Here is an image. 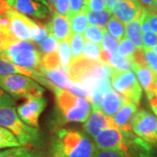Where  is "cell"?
I'll return each mask as SVG.
<instances>
[{
	"instance_id": "6da1fadb",
	"label": "cell",
	"mask_w": 157,
	"mask_h": 157,
	"mask_svg": "<svg viewBox=\"0 0 157 157\" xmlns=\"http://www.w3.org/2000/svg\"><path fill=\"white\" fill-rule=\"evenodd\" d=\"M95 151L94 142L75 129H59L52 137L51 144L53 157H94Z\"/></svg>"
},
{
	"instance_id": "7a4b0ae2",
	"label": "cell",
	"mask_w": 157,
	"mask_h": 157,
	"mask_svg": "<svg viewBox=\"0 0 157 157\" xmlns=\"http://www.w3.org/2000/svg\"><path fill=\"white\" fill-rule=\"evenodd\" d=\"M113 68L103 61L80 57L73 60L68 71L72 80L83 84L91 93L101 79L110 78Z\"/></svg>"
},
{
	"instance_id": "3957f363",
	"label": "cell",
	"mask_w": 157,
	"mask_h": 157,
	"mask_svg": "<svg viewBox=\"0 0 157 157\" xmlns=\"http://www.w3.org/2000/svg\"><path fill=\"white\" fill-rule=\"evenodd\" d=\"M51 90L55 94L61 123L85 122L87 120L93 109L88 100L56 86H52Z\"/></svg>"
},
{
	"instance_id": "277c9868",
	"label": "cell",
	"mask_w": 157,
	"mask_h": 157,
	"mask_svg": "<svg viewBox=\"0 0 157 157\" xmlns=\"http://www.w3.org/2000/svg\"><path fill=\"white\" fill-rule=\"evenodd\" d=\"M0 58L18 67L39 72L42 67L41 54L31 41L14 40L0 50Z\"/></svg>"
},
{
	"instance_id": "5b68a950",
	"label": "cell",
	"mask_w": 157,
	"mask_h": 157,
	"mask_svg": "<svg viewBox=\"0 0 157 157\" xmlns=\"http://www.w3.org/2000/svg\"><path fill=\"white\" fill-rule=\"evenodd\" d=\"M0 127L11 131L21 146L33 144L40 139L39 128L25 123L13 107H0Z\"/></svg>"
},
{
	"instance_id": "8992f818",
	"label": "cell",
	"mask_w": 157,
	"mask_h": 157,
	"mask_svg": "<svg viewBox=\"0 0 157 157\" xmlns=\"http://www.w3.org/2000/svg\"><path fill=\"white\" fill-rule=\"evenodd\" d=\"M0 87L15 99L40 97L45 92L33 78L19 73L0 75Z\"/></svg>"
},
{
	"instance_id": "52a82bcc",
	"label": "cell",
	"mask_w": 157,
	"mask_h": 157,
	"mask_svg": "<svg viewBox=\"0 0 157 157\" xmlns=\"http://www.w3.org/2000/svg\"><path fill=\"white\" fill-rule=\"evenodd\" d=\"M110 79L113 88L122 96L127 102L136 106L140 104L142 88L136 74L132 70L121 71L113 69Z\"/></svg>"
},
{
	"instance_id": "ba28073f",
	"label": "cell",
	"mask_w": 157,
	"mask_h": 157,
	"mask_svg": "<svg viewBox=\"0 0 157 157\" xmlns=\"http://www.w3.org/2000/svg\"><path fill=\"white\" fill-rule=\"evenodd\" d=\"M135 136L134 133H128L119 127H114L101 131L94 140L98 149L129 152Z\"/></svg>"
},
{
	"instance_id": "9c48e42d",
	"label": "cell",
	"mask_w": 157,
	"mask_h": 157,
	"mask_svg": "<svg viewBox=\"0 0 157 157\" xmlns=\"http://www.w3.org/2000/svg\"><path fill=\"white\" fill-rule=\"evenodd\" d=\"M133 133L149 145H157V118L148 111L140 110L131 122Z\"/></svg>"
},
{
	"instance_id": "30bf717a",
	"label": "cell",
	"mask_w": 157,
	"mask_h": 157,
	"mask_svg": "<svg viewBox=\"0 0 157 157\" xmlns=\"http://www.w3.org/2000/svg\"><path fill=\"white\" fill-rule=\"evenodd\" d=\"M7 16L11 19L10 32L11 35L17 40L31 41L32 29L36 22H34L26 15L14 10L12 7L8 11Z\"/></svg>"
},
{
	"instance_id": "8fae6325",
	"label": "cell",
	"mask_w": 157,
	"mask_h": 157,
	"mask_svg": "<svg viewBox=\"0 0 157 157\" xmlns=\"http://www.w3.org/2000/svg\"><path fill=\"white\" fill-rule=\"evenodd\" d=\"M46 101L42 96L28 99L17 107V114L25 123L39 128V118L46 107Z\"/></svg>"
},
{
	"instance_id": "7c38bea8",
	"label": "cell",
	"mask_w": 157,
	"mask_h": 157,
	"mask_svg": "<svg viewBox=\"0 0 157 157\" xmlns=\"http://www.w3.org/2000/svg\"><path fill=\"white\" fill-rule=\"evenodd\" d=\"M144 10L139 0H123L113 6L112 13L121 22L127 25L140 18Z\"/></svg>"
},
{
	"instance_id": "4fadbf2b",
	"label": "cell",
	"mask_w": 157,
	"mask_h": 157,
	"mask_svg": "<svg viewBox=\"0 0 157 157\" xmlns=\"http://www.w3.org/2000/svg\"><path fill=\"white\" fill-rule=\"evenodd\" d=\"M118 127L112 116H108L99 109H93L89 117L85 121L84 131L92 138H95L101 131L109 128Z\"/></svg>"
},
{
	"instance_id": "5bb4252c",
	"label": "cell",
	"mask_w": 157,
	"mask_h": 157,
	"mask_svg": "<svg viewBox=\"0 0 157 157\" xmlns=\"http://www.w3.org/2000/svg\"><path fill=\"white\" fill-rule=\"evenodd\" d=\"M7 2L14 10L26 16L45 18L48 15L47 6L37 0H7Z\"/></svg>"
},
{
	"instance_id": "9a60e30c",
	"label": "cell",
	"mask_w": 157,
	"mask_h": 157,
	"mask_svg": "<svg viewBox=\"0 0 157 157\" xmlns=\"http://www.w3.org/2000/svg\"><path fill=\"white\" fill-rule=\"evenodd\" d=\"M133 70L135 71L136 77L138 78L141 88H143L146 92L147 98L156 94V74L153 73L149 68L139 65L135 62Z\"/></svg>"
},
{
	"instance_id": "2e32d148",
	"label": "cell",
	"mask_w": 157,
	"mask_h": 157,
	"mask_svg": "<svg viewBox=\"0 0 157 157\" xmlns=\"http://www.w3.org/2000/svg\"><path fill=\"white\" fill-rule=\"evenodd\" d=\"M39 73L47 81V87L52 88V86H56L62 89L69 90L73 85L72 78L67 75V73L65 72L62 68L59 69H40Z\"/></svg>"
},
{
	"instance_id": "e0dca14e",
	"label": "cell",
	"mask_w": 157,
	"mask_h": 157,
	"mask_svg": "<svg viewBox=\"0 0 157 157\" xmlns=\"http://www.w3.org/2000/svg\"><path fill=\"white\" fill-rule=\"evenodd\" d=\"M47 25L51 34H52L58 40L68 39L72 35V29L70 20L67 16L54 12L52 20Z\"/></svg>"
},
{
	"instance_id": "ac0fdd59",
	"label": "cell",
	"mask_w": 157,
	"mask_h": 157,
	"mask_svg": "<svg viewBox=\"0 0 157 157\" xmlns=\"http://www.w3.org/2000/svg\"><path fill=\"white\" fill-rule=\"evenodd\" d=\"M13 73H19V74L28 76L30 78H33L34 80L41 83L43 86H47L46 79L42 76V74L39 72L18 67L11 62L0 58V75H7V74H13Z\"/></svg>"
},
{
	"instance_id": "d6986e66",
	"label": "cell",
	"mask_w": 157,
	"mask_h": 157,
	"mask_svg": "<svg viewBox=\"0 0 157 157\" xmlns=\"http://www.w3.org/2000/svg\"><path fill=\"white\" fill-rule=\"evenodd\" d=\"M127 101L114 89L110 88L103 96L100 110L108 116H114Z\"/></svg>"
},
{
	"instance_id": "ffe728a7",
	"label": "cell",
	"mask_w": 157,
	"mask_h": 157,
	"mask_svg": "<svg viewBox=\"0 0 157 157\" xmlns=\"http://www.w3.org/2000/svg\"><path fill=\"white\" fill-rule=\"evenodd\" d=\"M136 112H137L136 105L133 103L126 102L113 116L114 122L120 128L124 130L125 132L133 133L131 122Z\"/></svg>"
},
{
	"instance_id": "44dd1931",
	"label": "cell",
	"mask_w": 157,
	"mask_h": 157,
	"mask_svg": "<svg viewBox=\"0 0 157 157\" xmlns=\"http://www.w3.org/2000/svg\"><path fill=\"white\" fill-rule=\"evenodd\" d=\"M101 60L111 66L113 69L129 71L133 70L135 61L128 59L127 57L122 56L117 52H112L110 51L101 49Z\"/></svg>"
},
{
	"instance_id": "7402d4cb",
	"label": "cell",
	"mask_w": 157,
	"mask_h": 157,
	"mask_svg": "<svg viewBox=\"0 0 157 157\" xmlns=\"http://www.w3.org/2000/svg\"><path fill=\"white\" fill-rule=\"evenodd\" d=\"M147 9H145L140 18L134 21L128 23L125 28V37L135 45L137 49H143V41H142V28L141 24L143 19L146 17Z\"/></svg>"
},
{
	"instance_id": "603a6c76",
	"label": "cell",
	"mask_w": 157,
	"mask_h": 157,
	"mask_svg": "<svg viewBox=\"0 0 157 157\" xmlns=\"http://www.w3.org/2000/svg\"><path fill=\"white\" fill-rule=\"evenodd\" d=\"M134 61L149 68L157 75V54L152 49H137L134 56Z\"/></svg>"
},
{
	"instance_id": "cb8c5ba5",
	"label": "cell",
	"mask_w": 157,
	"mask_h": 157,
	"mask_svg": "<svg viewBox=\"0 0 157 157\" xmlns=\"http://www.w3.org/2000/svg\"><path fill=\"white\" fill-rule=\"evenodd\" d=\"M111 79L110 78H106L101 79V81L97 84L94 90L92 93L91 96V103H92V107L93 109H99L101 107V103L103 99V96L107 93L108 90L111 87Z\"/></svg>"
},
{
	"instance_id": "d4e9b609",
	"label": "cell",
	"mask_w": 157,
	"mask_h": 157,
	"mask_svg": "<svg viewBox=\"0 0 157 157\" xmlns=\"http://www.w3.org/2000/svg\"><path fill=\"white\" fill-rule=\"evenodd\" d=\"M112 14V11L107 9H104L102 11H87V19L92 25L106 29Z\"/></svg>"
},
{
	"instance_id": "484cf974",
	"label": "cell",
	"mask_w": 157,
	"mask_h": 157,
	"mask_svg": "<svg viewBox=\"0 0 157 157\" xmlns=\"http://www.w3.org/2000/svg\"><path fill=\"white\" fill-rule=\"evenodd\" d=\"M58 53H59L61 68L68 74V71H69V68H70L71 63H72V52H71V45H70V38L63 39L59 42Z\"/></svg>"
},
{
	"instance_id": "4316f807",
	"label": "cell",
	"mask_w": 157,
	"mask_h": 157,
	"mask_svg": "<svg viewBox=\"0 0 157 157\" xmlns=\"http://www.w3.org/2000/svg\"><path fill=\"white\" fill-rule=\"evenodd\" d=\"M70 24H71V29L72 33H85L86 30L87 28V11H82L74 14L69 17Z\"/></svg>"
},
{
	"instance_id": "83f0119b",
	"label": "cell",
	"mask_w": 157,
	"mask_h": 157,
	"mask_svg": "<svg viewBox=\"0 0 157 157\" xmlns=\"http://www.w3.org/2000/svg\"><path fill=\"white\" fill-rule=\"evenodd\" d=\"M20 146V142L11 131L0 127V149L19 147Z\"/></svg>"
},
{
	"instance_id": "f1b7e54d",
	"label": "cell",
	"mask_w": 157,
	"mask_h": 157,
	"mask_svg": "<svg viewBox=\"0 0 157 157\" xmlns=\"http://www.w3.org/2000/svg\"><path fill=\"white\" fill-rule=\"evenodd\" d=\"M59 40H58L51 33L45 39H43L40 43L38 44L39 51L41 56L45 54H48V53L56 52L59 50Z\"/></svg>"
},
{
	"instance_id": "f546056e",
	"label": "cell",
	"mask_w": 157,
	"mask_h": 157,
	"mask_svg": "<svg viewBox=\"0 0 157 157\" xmlns=\"http://www.w3.org/2000/svg\"><path fill=\"white\" fill-rule=\"evenodd\" d=\"M84 43L85 39L81 34L72 33L71 37H70V45H71V52H72V61L81 57Z\"/></svg>"
},
{
	"instance_id": "4dcf8cb0",
	"label": "cell",
	"mask_w": 157,
	"mask_h": 157,
	"mask_svg": "<svg viewBox=\"0 0 157 157\" xmlns=\"http://www.w3.org/2000/svg\"><path fill=\"white\" fill-rule=\"evenodd\" d=\"M107 32L119 40H121L125 37V26L123 23H121L114 16H112L109 21L107 23Z\"/></svg>"
},
{
	"instance_id": "1f68e13d",
	"label": "cell",
	"mask_w": 157,
	"mask_h": 157,
	"mask_svg": "<svg viewBox=\"0 0 157 157\" xmlns=\"http://www.w3.org/2000/svg\"><path fill=\"white\" fill-rule=\"evenodd\" d=\"M81 57L88 59H92V60L102 61L101 60V47L94 43H92L88 40H86L85 42Z\"/></svg>"
},
{
	"instance_id": "d6a6232c",
	"label": "cell",
	"mask_w": 157,
	"mask_h": 157,
	"mask_svg": "<svg viewBox=\"0 0 157 157\" xmlns=\"http://www.w3.org/2000/svg\"><path fill=\"white\" fill-rule=\"evenodd\" d=\"M104 31L105 29L91 25L89 26H87V28L85 32V39L101 47L103 36H104Z\"/></svg>"
},
{
	"instance_id": "836d02e7",
	"label": "cell",
	"mask_w": 157,
	"mask_h": 157,
	"mask_svg": "<svg viewBox=\"0 0 157 157\" xmlns=\"http://www.w3.org/2000/svg\"><path fill=\"white\" fill-rule=\"evenodd\" d=\"M41 65H42V68L50 69V70L61 68L58 52L42 55L41 56Z\"/></svg>"
},
{
	"instance_id": "e575fe53",
	"label": "cell",
	"mask_w": 157,
	"mask_h": 157,
	"mask_svg": "<svg viewBox=\"0 0 157 157\" xmlns=\"http://www.w3.org/2000/svg\"><path fill=\"white\" fill-rule=\"evenodd\" d=\"M136 50H137V48L128 38L125 37L124 39L120 41L118 52L122 56L127 57L128 59H131V60H134V56H135Z\"/></svg>"
},
{
	"instance_id": "d590c367",
	"label": "cell",
	"mask_w": 157,
	"mask_h": 157,
	"mask_svg": "<svg viewBox=\"0 0 157 157\" xmlns=\"http://www.w3.org/2000/svg\"><path fill=\"white\" fill-rule=\"evenodd\" d=\"M50 34L47 25L36 23L32 29V41L39 44Z\"/></svg>"
},
{
	"instance_id": "8d00e7d4",
	"label": "cell",
	"mask_w": 157,
	"mask_h": 157,
	"mask_svg": "<svg viewBox=\"0 0 157 157\" xmlns=\"http://www.w3.org/2000/svg\"><path fill=\"white\" fill-rule=\"evenodd\" d=\"M120 41L121 40L114 38L105 29L103 40H102V44H101V49L108 50L112 52H117L119 50Z\"/></svg>"
},
{
	"instance_id": "74e56055",
	"label": "cell",
	"mask_w": 157,
	"mask_h": 157,
	"mask_svg": "<svg viewBox=\"0 0 157 157\" xmlns=\"http://www.w3.org/2000/svg\"><path fill=\"white\" fill-rule=\"evenodd\" d=\"M94 157H136L129 152L111 149H96Z\"/></svg>"
},
{
	"instance_id": "f35d334b",
	"label": "cell",
	"mask_w": 157,
	"mask_h": 157,
	"mask_svg": "<svg viewBox=\"0 0 157 157\" xmlns=\"http://www.w3.org/2000/svg\"><path fill=\"white\" fill-rule=\"evenodd\" d=\"M68 91L71 92L73 94H75V95L79 96V97H83V98L88 100L89 101L91 100L92 93L84 85L79 83V82H75V81L73 82L72 86L70 87V89L68 90Z\"/></svg>"
},
{
	"instance_id": "ab89813d",
	"label": "cell",
	"mask_w": 157,
	"mask_h": 157,
	"mask_svg": "<svg viewBox=\"0 0 157 157\" xmlns=\"http://www.w3.org/2000/svg\"><path fill=\"white\" fill-rule=\"evenodd\" d=\"M143 49H152L157 44V34L152 32H145L142 34Z\"/></svg>"
},
{
	"instance_id": "60d3db41",
	"label": "cell",
	"mask_w": 157,
	"mask_h": 157,
	"mask_svg": "<svg viewBox=\"0 0 157 157\" xmlns=\"http://www.w3.org/2000/svg\"><path fill=\"white\" fill-rule=\"evenodd\" d=\"M54 11L69 18L70 14V0H56L54 4Z\"/></svg>"
},
{
	"instance_id": "b9f144b4",
	"label": "cell",
	"mask_w": 157,
	"mask_h": 157,
	"mask_svg": "<svg viewBox=\"0 0 157 157\" xmlns=\"http://www.w3.org/2000/svg\"><path fill=\"white\" fill-rule=\"evenodd\" d=\"M82 11H86V0H70V14L69 17Z\"/></svg>"
},
{
	"instance_id": "7bdbcfd3",
	"label": "cell",
	"mask_w": 157,
	"mask_h": 157,
	"mask_svg": "<svg viewBox=\"0 0 157 157\" xmlns=\"http://www.w3.org/2000/svg\"><path fill=\"white\" fill-rule=\"evenodd\" d=\"M14 40H17V39H15L11 35V33L6 32L5 30H3L0 27V50L4 49L5 47H6L10 43H11Z\"/></svg>"
},
{
	"instance_id": "ee69618b",
	"label": "cell",
	"mask_w": 157,
	"mask_h": 157,
	"mask_svg": "<svg viewBox=\"0 0 157 157\" xmlns=\"http://www.w3.org/2000/svg\"><path fill=\"white\" fill-rule=\"evenodd\" d=\"M107 0H88L86 4V11H102L106 8Z\"/></svg>"
},
{
	"instance_id": "f6af8a7d",
	"label": "cell",
	"mask_w": 157,
	"mask_h": 157,
	"mask_svg": "<svg viewBox=\"0 0 157 157\" xmlns=\"http://www.w3.org/2000/svg\"><path fill=\"white\" fill-rule=\"evenodd\" d=\"M15 101L11 95L0 87V107H14Z\"/></svg>"
},
{
	"instance_id": "bcb514c9",
	"label": "cell",
	"mask_w": 157,
	"mask_h": 157,
	"mask_svg": "<svg viewBox=\"0 0 157 157\" xmlns=\"http://www.w3.org/2000/svg\"><path fill=\"white\" fill-rule=\"evenodd\" d=\"M33 155L34 153L28 147H17L15 151L7 157H31Z\"/></svg>"
},
{
	"instance_id": "7dc6e473",
	"label": "cell",
	"mask_w": 157,
	"mask_h": 157,
	"mask_svg": "<svg viewBox=\"0 0 157 157\" xmlns=\"http://www.w3.org/2000/svg\"><path fill=\"white\" fill-rule=\"evenodd\" d=\"M146 19L149 24V26H150L152 32L157 34V14L147 11Z\"/></svg>"
},
{
	"instance_id": "c3c4849f",
	"label": "cell",
	"mask_w": 157,
	"mask_h": 157,
	"mask_svg": "<svg viewBox=\"0 0 157 157\" xmlns=\"http://www.w3.org/2000/svg\"><path fill=\"white\" fill-rule=\"evenodd\" d=\"M11 9V6L9 5L7 0L5 1V2H3V3H0V16L7 15L8 11H10Z\"/></svg>"
},
{
	"instance_id": "681fc988",
	"label": "cell",
	"mask_w": 157,
	"mask_h": 157,
	"mask_svg": "<svg viewBox=\"0 0 157 157\" xmlns=\"http://www.w3.org/2000/svg\"><path fill=\"white\" fill-rule=\"evenodd\" d=\"M147 99H148V102L150 104V107H151L153 112L155 113V114L157 117V94L147 98Z\"/></svg>"
},
{
	"instance_id": "f907efd6",
	"label": "cell",
	"mask_w": 157,
	"mask_h": 157,
	"mask_svg": "<svg viewBox=\"0 0 157 157\" xmlns=\"http://www.w3.org/2000/svg\"><path fill=\"white\" fill-rule=\"evenodd\" d=\"M139 2H140L141 6L147 10V9H149L151 7L153 3L155 2V0H139Z\"/></svg>"
},
{
	"instance_id": "816d5d0a",
	"label": "cell",
	"mask_w": 157,
	"mask_h": 157,
	"mask_svg": "<svg viewBox=\"0 0 157 157\" xmlns=\"http://www.w3.org/2000/svg\"><path fill=\"white\" fill-rule=\"evenodd\" d=\"M121 1H123V0H107V3H106V9L107 10H111L112 11L113 6H114L115 4H117Z\"/></svg>"
},
{
	"instance_id": "f5cc1de1",
	"label": "cell",
	"mask_w": 157,
	"mask_h": 157,
	"mask_svg": "<svg viewBox=\"0 0 157 157\" xmlns=\"http://www.w3.org/2000/svg\"><path fill=\"white\" fill-rule=\"evenodd\" d=\"M16 148L17 147H13V148H9V149L4 150V151H0V157H7L15 151Z\"/></svg>"
},
{
	"instance_id": "db71d44e",
	"label": "cell",
	"mask_w": 157,
	"mask_h": 157,
	"mask_svg": "<svg viewBox=\"0 0 157 157\" xmlns=\"http://www.w3.org/2000/svg\"><path fill=\"white\" fill-rule=\"evenodd\" d=\"M45 6L48 7V9L52 11H54V4L56 0H44Z\"/></svg>"
},
{
	"instance_id": "11a10c76",
	"label": "cell",
	"mask_w": 157,
	"mask_h": 157,
	"mask_svg": "<svg viewBox=\"0 0 157 157\" xmlns=\"http://www.w3.org/2000/svg\"><path fill=\"white\" fill-rule=\"evenodd\" d=\"M147 11L157 14V0H155V2L153 3V5H152L151 7H150L149 9H147Z\"/></svg>"
},
{
	"instance_id": "9f6ffc18",
	"label": "cell",
	"mask_w": 157,
	"mask_h": 157,
	"mask_svg": "<svg viewBox=\"0 0 157 157\" xmlns=\"http://www.w3.org/2000/svg\"><path fill=\"white\" fill-rule=\"evenodd\" d=\"M152 50L154 51V52H155V53H156V54H157V44L155 45V46H154L153 48H152Z\"/></svg>"
},
{
	"instance_id": "6f0895ef",
	"label": "cell",
	"mask_w": 157,
	"mask_h": 157,
	"mask_svg": "<svg viewBox=\"0 0 157 157\" xmlns=\"http://www.w3.org/2000/svg\"><path fill=\"white\" fill-rule=\"evenodd\" d=\"M37 1H39V2H41V3H43L44 5H45V2H44V0H37Z\"/></svg>"
},
{
	"instance_id": "680465c9",
	"label": "cell",
	"mask_w": 157,
	"mask_h": 157,
	"mask_svg": "<svg viewBox=\"0 0 157 157\" xmlns=\"http://www.w3.org/2000/svg\"><path fill=\"white\" fill-rule=\"evenodd\" d=\"M6 0H0V3H3V2H5Z\"/></svg>"
},
{
	"instance_id": "91938a15",
	"label": "cell",
	"mask_w": 157,
	"mask_h": 157,
	"mask_svg": "<svg viewBox=\"0 0 157 157\" xmlns=\"http://www.w3.org/2000/svg\"><path fill=\"white\" fill-rule=\"evenodd\" d=\"M86 4H87V2H88V0H86Z\"/></svg>"
},
{
	"instance_id": "94428289",
	"label": "cell",
	"mask_w": 157,
	"mask_h": 157,
	"mask_svg": "<svg viewBox=\"0 0 157 157\" xmlns=\"http://www.w3.org/2000/svg\"><path fill=\"white\" fill-rule=\"evenodd\" d=\"M156 91H157V81H156Z\"/></svg>"
},
{
	"instance_id": "6125c7cd",
	"label": "cell",
	"mask_w": 157,
	"mask_h": 157,
	"mask_svg": "<svg viewBox=\"0 0 157 157\" xmlns=\"http://www.w3.org/2000/svg\"><path fill=\"white\" fill-rule=\"evenodd\" d=\"M31 157H37V156H35V155H33V156H31Z\"/></svg>"
}]
</instances>
